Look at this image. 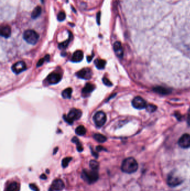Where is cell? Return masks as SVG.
<instances>
[{"instance_id":"cell-14","label":"cell","mask_w":190,"mask_h":191,"mask_svg":"<svg viewBox=\"0 0 190 191\" xmlns=\"http://www.w3.org/2000/svg\"><path fill=\"white\" fill-rule=\"evenodd\" d=\"M83 58H84L83 52L81 50H77L74 53L71 60L73 62H80L83 60Z\"/></svg>"},{"instance_id":"cell-26","label":"cell","mask_w":190,"mask_h":191,"mask_svg":"<svg viewBox=\"0 0 190 191\" xmlns=\"http://www.w3.org/2000/svg\"><path fill=\"white\" fill-rule=\"evenodd\" d=\"M89 166L92 170H98L99 167V163L95 160H91L89 162Z\"/></svg>"},{"instance_id":"cell-8","label":"cell","mask_w":190,"mask_h":191,"mask_svg":"<svg viewBox=\"0 0 190 191\" xmlns=\"http://www.w3.org/2000/svg\"><path fill=\"white\" fill-rule=\"evenodd\" d=\"M65 187V184L62 180L56 179L52 182L49 191H61Z\"/></svg>"},{"instance_id":"cell-29","label":"cell","mask_w":190,"mask_h":191,"mask_svg":"<svg viewBox=\"0 0 190 191\" xmlns=\"http://www.w3.org/2000/svg\"><path fill=\"white\" fill-rule=\"evenodd\" d=\"M146 108L147 110L148 111V112H154V111L156 110L157 107L155 105H147Z\"/></svg>"},{"instance_id":"cell-24","label":"cell","mask_w":190,"mask_h":191,"mask_svg":"<svg viewBox=\"0 0 190 191\" xmlns=\"http://www.w3.org/2000/svg\"><path fill=\"white\" fill-rule=\"evenodd\" d=\"M72 142L74 143L75 144L77 145V150L79 152H81L83 151V147L81 143V142L79 141V140L78 139L77 137H74L71 140Z\"/></svg>"},{"instance_id":"cell-34","label":"cell","mask_w":190,"mask_h":191,"mask_svg":"<svg viewBox=\"0 0 190 191\" xmlns=\"http://www.w3.org/2000/svg\"><path fill=\"white\" fill-rule=\"evenodd\" d=\"M96 149H97V151H100L105 150V149L103 147H102V146H98V147H97Z\"/></svg>"},{"instance_id":"cell-11","label":"cell","mask_w":190,"mask_h":191,"mask_svg":"<svg viewBox=\"0 0 190 191\" xmlns=\"http://www.w3.org/2000/svg\"><path fill=\"white\" fill-rule=\"evenodd\" d=\"M11 69L13 72L16 74H18L26 70V65L24 62L20 61L15 63L12 66Z\"/></svg>"},{"instance_id":"cell-27","label":"cell","mask_w":190,"mask_h":191,"mask_svg":"<svg viewBox=\"0 0 190 191\" xmlns=\"http://www.w3.org/2000/svg\"><path fill=\"white\" fill-rule=\"evenodd\" d=\"M71 160H72V158L71 157H66V158H64L62 160V167L64 168H66Z\"/></svg>"},{"instance_id":"cell-38","label":"cell","mask_w":190,"mask_h":191,"mask_svg":"<svg viewBox=\"0 0 190 191\" xmlns=\"http://www.w3.org/2000/svg\"><path fill=\"white\" fill-rule=\"evenodd\" d=\"M58 151V147H56L55 149H54V153H53V154H55L56 153V152Z\"/></svg>"},{"instance_id":"cell-23","label":"cell","mask_w":190,"mask_h":191,"mask_svg":"<svg viewBox=\"0 0 190 191\" xmlns=\"http://www.w3.org/2000/svg\"><path fill=\"white\" fill-rule=\"evenodd\" d=\"M87 130L84 126L80 125L75 129V133L79 136H84L86 134Z\"/></svg>"},{"instance_id":"cell-19","label":"cell","mask_w":190,"mask_h":191,"mask_svg":"<svg viewBox=\"0 0 190 191\" xmlns=\"http://www.w3.org/2000/svg\"><path fill=\"white\" fill-rule=\"evenodd\" d=\"M106 62L103 59H97L94 61L95 66L98 70H103L105 68Z\"/></svg>"},{"instance_id":"cell-20","label":"cell","mask_w":190,"mask_h":191,"mask_svg":"<svg viewBox=\"0 0 190 191\" xmlns=\"http://www.w3.org/2000/svg\"><path fill=\"white\" fill-rule=\"evenodd\" d=\"M73 92L72 88H68L62 91V95L64 99H70Z\"/></svg>"},{"instance_id":"cell-28","label":"cell","mask_w":190,"mask_h":191,"mask_svg":"<svg viewBox=\"0 0 190 191\" xmlns=\"http://www.w3.org/2000/svg\"><path fill=\"white\" fill-rule=\"evenodd\" d=\"M66 18V14L64 12H60L58 15V20L59 21H63Z\"/></svg>"},{"instance_id":"cell-17","label":"cell","mask_w":190,"mask_h":191,"mask_svg":"<svg viewBox=\"0 0 190 191\" xmlns=\"http://www.w3.org/2000/svg\"><path fill=\"white\" fill-rule=\"evenodd\" d=\"M11 35V28L8 26H2L1 29V35L5 38H8Z\"/></svg>"},{"instance_id":"cell-12","label":"cell","mask_w":190,"mask_h":191,"mask_svg":"<svg viewBox=\"0 0 190 191\" xmlns=\"http://www.w3.org/2000/svg\"><path fill=\"white\" fill-rule=\"evenodd\" d=\"M62 75L58 73H51L47 77V81L48 83L50 85H55L58 83L60 81L62 80Z\"/></svg>"},{"instance_id":"cell-31","label":"cell","mask_w":190,"mask_h":191,"mask_svg":"<svg viewBox=\"0 0 190 191\" xmlns=\"http://www.w3.org/2000/svg\"><path fill=\"white\" fill-rule=\"evenodd\" d=\"M29 187L30 188V189L33 191H40L39 188L35 184H30Z\"/></svg>"},{"instance_id":"cell-36","label":"cell","mask_w":190,"mask_h":191,"mask_svg":"<svg viewBox=\"0 0 190 191\" xmlns=\"http://www.w3.org/2000/svg\"><path fill=\"white\" fill-rule=\"evenodd\" d=\"M93 55H91V56H88L87 57V60H88V62H90L91 61V60L93 59Z\"/></svg>"},{"instance_id":"cell-15","label":"cell","mask_w":190,"mask_h":191,"mask_svg":"<svg viewBox=\"0 0 190 191\" xmlns=\"http://www.w3.org/2000/svg\"><path fill=\"white\" fill-rule=\"evenodd\" d=\"M95 87L91 83H87L82 89V95L83 96H88L90 93L93 91Z\"/></svg>"},{"instance_id":"cell-16","label":"cell","mask_w":190,"mask_h":191,"mask_svg":"<svg viewBox=\"0 0 190 191\" xmlns=\"http://www.w3.org/2000/svg\"><path fill=\"white\" fill-rule=\"evenodd\" d=\"M20 184L16 182H12L8 185L4 191H20Z\"/></svg>"},{"instance_id":"cell-30","label":"cell","mask_w":190,"mask_h":191,"mask_svg":"<svg viewBox=\"0 0 190 191\" xmlns=\"http://www.w3.org/2000/svg\"><path fill=\"white\" fill-rule=\"evenodd\" d=\"M103 82V83L104 84V85L106 86H109V87H110V86H112L113 84H112V83L110 82V81L106 77H104L102 79Z\"/></svg>"},{"instance_id":"cell-7","label":"cell","mask_w":190,"mask_h":191,"mask_svg":"<svg viewBox=\"0 0 190 191\" xmlns=\"http://www.w3.org/2000/svg\"><path fill=\"white\" fill-rule=\"evenodd\" d=\"M132 104L133 106L138 110L143 109L146 108L147 106L146 101L139 96L134 98V99L132 100Z\"/></svg>"},{"instance_id":"cell-35","label":"cell","mask_w":190,"mask_h":191,"mask_svg":"<svg viewBox=\"0 0 190 191\" xmlns=\"http://www.w3.org/2000/svg\"><path fill=\"white\" fill-rule=\"evenodd\" d=\"M40 178L41 180H46V179H47V176H46L45 174H43L41 175Z\"/></svg>"},{"instance_id":"cell-18","label":"cell","mask_w":190,"mask_h":191,"mask_svg":"<svg viewBox=\"0 0 190 191\" xmlns=\"http://www.w3.org/2000/svg\"><path fill=\"white\" fill-rule=\"evenodd\" d=\"M154 92L157 93H159V94L162 95H167V94L171 92V91L169 90L168 88L163 87H161V86L155 87V88L154 89Z\"/></svg>"},{"instance_id":"cell-9","label":"cell","mask_w":190,"mask_h":191,"mask_svg":"<svg viewBox=\"0 0 190 191\" xmlns=\"http://www.w3.org/2000/svg\"><path fill=\"white\" fill-rule=\"evenodd\" d=\"M92 75L93 74L91 70L88 68H83V70H79L76 73V76L78 77L86 80L90 79L92 77Z\"/></svg>"},{"instance_id":"cell-32","label":"cell","mask_w":190,"mask_h":191,"mask_svg":"<svg viewBox=\"0 0 190 191\" xmlns=\"http://www.w3.org/2000/svg\"><path fill=\"white\" fill-rule=\"evenodd\" d=\"M100 17H101V13L99 11L97 13V22L98 25H100Z\"/></svg>"},{"instance_id":"cell-1","label":"cell","mask_w":190,"mask_h":191,"mask_svg":"<svg viewBox=\"0 0 190 191\" xmlns=\"http://www.w3.org/2000/svg\"><path fill=\"white\" fill-rule=\"evenodd\" d=\"M138 168V163L135 158H130L125 159L122 162L121 169L124 173L132 174L135 172Z\"/></svg>"},{"instance_id":"cell-33","label":"cell","mask_w":190,"mask_h":191,"mask_svg":"<svg viewBox=\"0 0 190 191\" xmlns=\"http://www.w3.org/2000/svg\"><path fill=\"white\" fill-rule=\"evenodd\" d=\"M45 61V58H42V59H40L39 60V62H37V66H41L43 64H44V62Z\"/></svg>"},{"instance_id":"cell-37","label":"cell","mask_w":190,"mask_h":191,"mask_svg":"<svg viewBox=\"0 0 190 191\" xmlns=\"http://www.w3.org/2000/svg\"><path fill=\"white\" fill-rule=\"evenodd\" d=\"M44 58L45 59V60H46V61H49V59H50V55H46L45 57H44Z\"/></svg>"},{"instance_id":"cell-3","label":"cell","mask_w":190,"mask_h":191,"mask_svg":"<svg viewBox=\"0 0 190 191\" xmlns=\"http://www.w3.org/2000/svg\"><path fill=\"white\" fill-rule=\"evenodd\" d=\"M82 112L81 111L77 109V108H72L70 111L68 115H64L63 118L65 121L69 124H73V122L77 120H79L81 117Z\"/></svg>"},{"instance_id":"cell-6","label":"cell","mask_w":190,"mask_h":191,"mask_svg":"<svg viewBox=\"0 0 190 191\" xmlns=\"http://www.w3.org/2000/svg\"><path fill=\"white\" fill-rule=\"evenodd\" d=\"M167 184L172 187H175L179 186L182 183L183 180L179 176H176L175 174L170 173L167 176Z\"/></svg>"},{"instance_id":"cell-21","label":"cell","mask_w":190,"mask_h":191,"mask_svg":"<svg viewBox=\"0 0 190 191\" xmlns=\"http://www.w3.org/2000/svg\"><path fill=\"white\" fill-rule=\"evenodd\" d=\"M41 11H42V9L40 6H37L33 9V11L31 13V18L33 19H36L37 18L41 15Z\"/></svg>"},{"instance_id":"cell-4","label":"cell","mask_w":190,"mask_h":191,"mask_svg":"<svg viewBox=\"0 0 190 191\" xmlns=\"http://www.w3.org/2000/svg\"><path fill=\"white\" fill-rule=\"evenodd\" d=\"M23 37L27 43L34 45L39 40V35L33 30H27L24 32Z\"/></svg>"},{"instance_id":"cell-2","label":"cell","mask_w":190,"mask_h":191,"mask_svg":"<svg viewBox=\"0 0 190 191\" xmlns=\"http://www.w3.org/2000/svg\"><path fill=\"white\" fill-rule=\"evenodd\" d=\"M81 178L88 183L92 184L98 180L99 174L98 173V170L84 169L81 173Z\"/></svg>"},{"instance_id":"cell-10","label":"cell","mask_w":190,"mask_h":191,"mask_svg":"<svg viewBox=\"0 0 190 191\" xmlns=\"http://www.w3.org/2000/svg\"><path fill=\"white\" fill-rule=\"evenodd\" d=\"M179 145L182 148L186 149L190 147V135L188 134H185L179 138Z\"/></svg>"},{"instance_id":"cell-39","label":"cell","mask_w":190,"mask_h":191,"mask_svg":"<svg viewBox=\"0 0 190 191\" xmlns=\"http://www.w3.org/2000/svg\"><path fill=\"white\" fill-rule=\"evenodd\" d=\"M187 123H188V125L190 126V116H189L187 119Z\"/></svg>"},{"instance_id":"cell-25","label":"cell","mask_w":190,"mask_h":191,"mask_svg":"<svg viewBox=\"0 0 190 191\" xmlns=\"http://www.w3.org/2000/svg\"><path fill=\"white\" fill-rule=\"evenodd\" d=\"M71 35H71V34H70L69 38L68 40L59 44V48L60 49H65L68 47L70 41L71 40Z\"/></svg>"},{"instance_id":"cell-22","label":"cell","mask_w":190,"mask_h":191,"mask_svg":"<svg viewBox=\"0 0 190 191\" xmlns=\"http://www.w3.org/2000/svg\"><path fill=\"white\" fill-rule=\"evenodd\" d=\"M93 138L97 141L100 143L106 142V139H107L106 136L103 135L102 134H95L93 135Z\"/></svg>"},{"instance_id":"cell-13","label":"cell","mask_w":190,"mask_h":191,"mask_svg":"<svg viewBox=\"0 0 190 191\" xmlns=\"http://www.w3.org/2000/svg\"><path fill=\"white\" fill-rule=\"evenodd\" d=\"M113 49L114 52L117 57L119 58H122L123 57V49L122 48V44L119 41H116L113 45Z\"/></svg>"},{"instance_id":"cell-5","label":"cell","mask_w":190,"mask_h":191,"mask_svg":"<svg viewBox=\"0 0 190 191\" xmlns=\"http://www.w3.org/2000/svg\"><path fill=\"white\" fill-rule=\"evenodd\" d=\"M93 119L97 126L102 127L106 122V115L103 111H99L95 114Z\"/></svg>"}]
</instances>
